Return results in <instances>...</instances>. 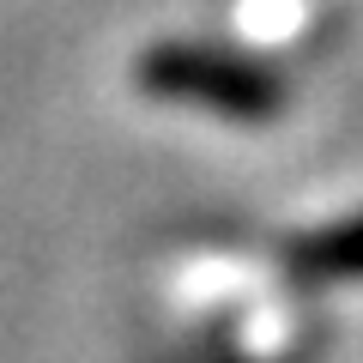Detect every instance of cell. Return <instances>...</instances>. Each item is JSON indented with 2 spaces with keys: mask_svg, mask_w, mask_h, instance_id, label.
<instances>
[{
  "mask_svg": "<svg viewBox=\"0 0 363 363\" xmlns=\"http://www.w3.org/2000/svg\"><path fill=\"white\" fill-rule=\"evenodd\" d=\"M297 267L315 272V279H363V218L339 224V230L315 236V242L297 248Z\"/></svg>",
  "mask_w": 363,
  "mask_h": 363,
  "instance_id": "cell-2",
  "label": "cell"
},
{
  "mask_svg": "<svg viewBox=\"0 0 363 363\" xmlns=\"http://www.w3.org/2000/svg\"><path fill=\"white\" fill-rule=\"evenodd\" d=\"M140 85L164 104H194L224 121H272L285 109V85L272 67L206 43H157L140 61Z\"/></svg>",
  "mask_w": 363,
  "mask_h": 363,
  "instance_id": "cell-1",
  "label": "cell"
}]
</instances>
